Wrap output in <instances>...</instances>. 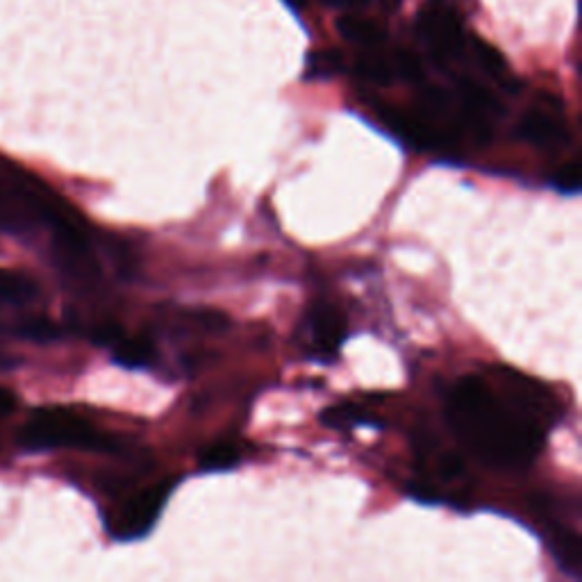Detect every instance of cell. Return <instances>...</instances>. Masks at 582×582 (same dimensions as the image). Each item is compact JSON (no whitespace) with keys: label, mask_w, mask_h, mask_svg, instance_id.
Segmentation results:
<instances>
[{"label":"cell","mask_w":582,"mask_h":582,"mask_svg":"<svg viewBox=\"0 0 582 582\" xmlns=\"http://www.w3.org/2000/svg\"><path fill=\"white\" fill-rule=\"evenodd\" d=\"M32 214H39V210L28 182H19L14 191L0 187V230H23Z\"/></svg>","instance_id":"52a82bcc"},{"label":"cell","mask_w":582,"mask_h":582,"mask_svg":"<svg viewBox=\"0 0 582 582\" xmlns=\"http://www.w3.org/2000/svg\"><path fill=\"white\" fill-rule=\"evenodd\" d=\"M19 442L32 451L46 448H82V451H116L119 444L103 435L91 423L64 407H46L37 410L32 419L21 428Z\"/></svg>","instance_id":"7a4b0ae2"},{"label":"cell","mask_w":582,"mask_h":582,"mask_svg":"<svg viewBox=\"0 0 582 582\" xmlns=\"http://www.w3.org/2000/svg\"><path fill=\"white\" fill-rule=\"evenodd\" d=\"M355 73L362 80H367V82H371V85H378V87L392 85V80H394L392 62H387L385 57H380V55L360 57V60H357V64H355Z\"/></svg>","instance_id":"9a60e30c"},{"label":"cell","mask_w":582,"mask_h":582,"mask_svg":"<svg viewBox=\"0 0 582 582\" xmlns=\"http://www.w3.org/2000/svg\"><path fill=\"white\" fill-rule=\"evenodd\" d=\"M517 137L528 146L555 153L569 141L567 119H564L562 103L553 96H539V105L521 116Z\"/></svg>","instance_id":"5b68a950"},{"label":"cell","mask_w":582,"mask_h":582,"mask_svg":"<svg viewBox=\"0 0 582 582\" xmlns=\"http://www.w3.org/2000/svg\"><path fill=\"white\" fill-rule=\"evenodd\" d=\"M89 339L96 346H114L123 339V330L116 321H101L89 330Z\"/></svg>","instance_id":"ffe728a7"},{"label":"cell","mask_w":582,"mask_h":582,"mask_svg":"<svg viewBox=\"0 0 582 582\" xmlns=\"http://www.w3.org/2000/svg\"><path fill=\"white\" fill-rule=\"evenodd\" d=\"M39 296V285L26 273L0 269V301L10 305H28Z\"/></svg>","instance_id":"7c38bea8"},{"label":"cell","mask_w":582,"mask_h":582,"mask_svg":"<svg viewBox=\"0 0 582 582\" xmlns=\"http://www.w3.org/2000/svg\"><path fill=\"white\" fill-rule=\"evenodd\" d=\"M19 335L30 339V342L46 344V342H55V339L62 335V330H60V326H55L51 319L35 317V319H28V321L21 323Z\"/></svg>","instance_id":"ac0fdd59"},{"label":"cell","mask_w":582,"mask_h":582,"mask_svg":"<svg viewBox=\"0 0 582 582\" xmlns=\"http://www.w3.org/2000/svg\"><path fill=\"white\" fill-rule=\"evenodd\" d=\"M287 3H289L291 7H294V10H303V7H305V3H307V0H287Z\"/></svg>","instance_id":"484cf974"},{"label":"cell","mask_w":582,"mask_h":582,"mask_svg":"<svg viewBox=\"0 0 582 582\" xmlns=\"http://www.w3.org/2000/svg\"><path fill=\"white\" fill-rule=\"evenodd\" d=\"M344 71V55L335 48H323L307 55L305 80H328Z\"/></svg>","instance_id":"5bb4252c"},{"label":"cell","mask_w":582,"mask_h":582,"mask_svg":"<svg viewBox=\"0 0 582 582\" xmlns=\"http://www.w3.org/2000/svg\"><path fill=\"white\" fill-rule=\"evenodd\" d=\"M112 362L130 371L151 369L157 362V348L146 335H137L128 339L123 337L119 344H114Z\"/></svg>","instance_id":"9c48e42d"},{"label":"cell","mask_w":582,"mask_h":582,"mask_svg":"<svg viewBox=\"0 0 582 582\" xmlns=\"http://www.w3.org/2000/svg\"><path fill=\"white\" fill-rule=\"evenodd\" d=\"M580 164L576 160L567 162L564 166L557 169L551 180H548V187L555 189L557 194L562 196H578L580 194Z\"/></svg>","instance_id":"e0dca14e"},{"label":"cell","mask_w":582,"mask_h":582,"mask_svg":"<svg viewBox=\"0 0 582 582\" xmlns=\"http://www.w3.org/2000/svg\"><path fill=\"white\" fill-rule=\"evenodd\" d=\"M417 28L435 60L446 62L462 53V23L446 0H430L419 14Z\"/></svg>","instance_id":"8992f818"},{"label":"cell","mask_w":582,"mask_h":582,"mask_svg":"<svg viewBox=\"0 0 582 582\" xmlns=\"http://www.w3.org/2000/svg\"><path fill=\"white\" fill-rule=\"evenodd\" d=\"M321 423L326 428L339 430V432L362 428V426H369V428L382 426L378 417L364 412L362 407H357V405H332V407H328V410L321 412Z\"/></svg>","instance_id":"8fae6325"},{"label":"cell","mask_w":582,"mask_h":582,"mask_svg":"<svg viewBox=\"0 0 582 582\" xmlns=\"http://www.w3.org/2000/svg\"><path fill=\"white\" fill-rule=\"evenodd\" d=\"M178 485L180 478H164L160 482H155L153 487L132 496L130 501L116 512V517L107 523L110 535L116 542H137V539L151 535L155 523L162 517L166 501H169L173 492H176Z\"/></svg>","instance_id":"3957f363"},{"label":"cell","mask_w":582,"mask_h":582,"mask_svg":"<svg viewBox=\"0 0 582 582\" xmlns=\"http://www.w3.org/2000/svg\"><path fill=\"white\" fill-rule=\"evenodd\" d=\"M492 382L464 376L446 396V423L487 467L521 471L542 453L546 432L562 417L560 401L542 382L494 369Z\"/></svg>","instance_id":"6da1fadb"},{"label":"cell","mask_w":582,"mask_h":582,"mask_svg":"<svg viewBox=\"0 0 582 582\" xmlns=\"http://www.w3.org/2000/svg\"><path fill=\"white\" fill-rule=\"evenodd\" d=\"M439 473H442L444 480H455L464 473V464L457 455L444 453L442 457H439Z\"/></svg>","instance_id":"44dd1931"},{"label":"cell","mask_w":582,"mask_h":582,"mask_svg":"<svg viewBox=\"0 0 582 582\" xmlns=\"http://www.w3.org/2000/svg\"><path fill=\"white\" fill-rule=\"evenodd\" d=\"M337 30L346 41L362 48H376L385 41V30H382L376 21L362 19V16L346 14L337 19Z\"/></svg>","instance_id":"30bf717a"},{"label":"cell","mask_w":582,"mask_h":582,"mask_svg":"<svg viewBox=\"0 0 582 582\" xmlns=\"http://www.w3.org/2000/svg\"><path fill=\"white\" fill-rule=\"evenodd\" d=\"M19 357H12V355H5V353H0V373H5V371H10V369H16L19 367Z\"/></svg>","instance_id":"603a6c76"},{"label":"cell","mask_w":582,"mask_h":582,"mask_svg":"<svg viewBox=\"0 0 582 582\" xmlns=\"http://www.w3.org/2000/svg\"><path fill=\"white\" fill-rule=\"evenodd\" d=\"M401 3H403V0H380V7L387 14H394V12H398V7H401Z\"/></svg>","instance_id":"cb8c5ba5"},{"label":"cell","mask_w":582,"mask_h":582,"mask_svg":"<svg viewBox=\"0 0 582 582\" xmlns=\"http://www.w3.org/2000/svg\"><path fill=\"white\" fill-rule=\"evenodd\" d=\"M14 394L7 392V389H0V419L5 417V414H10L14 410Z\"/></svg>","instance_id":"7402d4cb"},{"label":"cell","mask_w":582,"mask_h":582,"mask_svg":"<svg viewBox=\"0 0 582 582\" xmlns=\"http://www.w3.org/2000/svg\"><path fill=\"white\" fill-rule=\"evenodd\" d=\"M303 330L307 348H310V360L321 364L335 362L339 348L348 337L344 314L326 301H317L307 307Z\"/></svg>","instance_id":"277c9868"},{"label":"cell","mask_w":582,"mask_h":582,"mask_svg":"<svg viewBox=\"0 0 582 582\" xmlns=\"http://www.w3.org/2000/svg\"><path fill=\"white\" fill-rule=\"evenodd\" d=\"M323 3L335 5V7H353V5H364L367 0H323Z\"/></svg>","instance_id":"d4e9b609"},{"label":"cell","mask_w":582,"mask_h":582,"mask_svg":"<svg viewBox=\"0 0 582 582\" xmlns=\"http://www.w3.org/2000/svg\"><path fill=\"white\" fill-rule=\"evenodd\" d=\"M392 66H394V73H398L405 82H414V85L423 82V64L417 53L407 51V48H398V51L394 53Z\"/></svg>","instance_id":"d6986e66"},{"label":"cell","mask_w":582,"mask_h":582,"mask_svg":"<svg viewBox=\"0 0 582 582\" xmlns=\"http://www.w3.org/2000/svg\"><path fill=\"white\" fill-rule=\"evenodd\" d=\"M473 55H476L478 64L482 66V71H485L487 76L501 80L503 85L510 89V82H507L505 57L498 53L496 46L487 44V41H482V39H473Z\"/></svg>","instance_id":"2e32d148"},{"label":"cell","mask_w":582,"mask_h":582,"mask_svg":"<svg viewBox=\"0 0 582 582\" xmlns=\"http://www.w3.org/2000/svg\"><path fill=\"white\" fill-rule=\"evenodd\" d=\"M548 548L555 557L557 567H560L569 578L580 580V537L567 526H553L551 535H548Z\"/></svg>","instance_id":"ba28073f"},{"label":"cell","mask_w":582,"mask_h":582,"mask_svg":"<svg viewBox=\"0 0 582 582\" xmlns=\"http://www.w3.org/2000/svg\"><path fill=\"white\" fill-rule=\"evenodd\" d=\"M241 462V451L232 442H216L198 455V469L205 473H223Z\"/></svg>","instance_id":"4fadbf2b"}]
</instances>
